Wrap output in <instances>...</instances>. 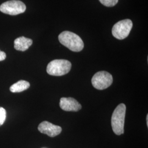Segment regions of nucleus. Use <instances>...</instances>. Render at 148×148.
<instances>
[{
    "instance_id": "9b49d317",
    "label": "nucleus",
    "mask_w": 148,
    "mask_h": 148,
    "mask_svg": "<svg viewBox=\"0 0 148 148\" xmlns=\"http://www.w3.org/2000/svg\"><path fill=\"white\" fill-rule=\"evenodd\" d=\"M101 3L103 5H105L106 7H113L116 5L119 0H99Z\"/></svg>"
},
{
    "instance_id": "0eeeda50",
    "label": "nucleus",
    "mask_w": 148,
    "mask_h": 148,
    "mask_svg": "<svg viewBox=\"0 0 148 148\" xmlns=\"http://www.w3.org/2000/svg\"><path fill=\"white\" fill-rule=\"evenodd\" d=\"M38 131L43 134H47L49 137H54L62 132L61 127L54 125L48 121H43L40 123L38 126Z\"/></svg>"
},
{
    "instance_id": "9d476101",
    "label": "nucleus",
    "mask_w": 148,
    "mask_h": 148,
    "mask_svg": "<svg viewBox=\"0 0 148 148\" xmlns=\"http://www.w3.org/2000/svg\"><path fill=\"white\" fill-rule=\"evenodd\" d=\"M30 83L25 80H20L12 85L10 90L13 93H19L27 90L30 87Z\"/></svg>"
},
{
    "instance_id": "423d86ee",
    "label": "nucleus",
    "mask_w": 148,
    "mask_h": 148,
    "mask_svg": "<svg viewBox=\"0 0 148 148\" xmlns=\"http://www.w3.org/2000/svg\"><path fill=\"white\" fill-rule=\"evenodd\" d=\"M113 78L111 74L106 71H101L93 75L92 79L93 86L97 90H105L111 86Z\"/></svg>"
},
{
    "instance_id": "1a4fd4ad",
    "label": "nucleus",
    "mask_w": 148,
    "mask_h": 148,
    "mask_svg": "<svg viewBox=\"0 0 148 148\" xmlns=\"http://www.w3.org/2000/svg\"><path fill=\"white\" fill-rule=\"evenodd\" d=\"M32 44V40L30 38L21 36L16 38L14 42V47L16 50L19 51H25L29 49Z\"/></svg>"
},
{
    "instance_id": "4468645a",
    "label": "nucleus",
    "mask_w": 148,
    "mask_h": 148,
    "mask_svg": "<svg viewBox=\"0 0 148 148\" xmlns=\"http://www.w3.org/2000/svg\"><path fill=\"white\" fill-rule=\"evenodd\" d=\"M147 126H148V115H147Z\"/></svg>"
},
{
    "instance_id": "20e7f679",
    "label": "nucleus",
    "mask_w": 148,
    "mask_h": 148,
    "mask_svg": "<svg viewBox=\"0 0 148 148\" xmlns=\"http://www.w3.org/2000/svg\"><path fill=\"white\" fill-rule=\"evenodd\" d=\"M132 27L131 20L127 19L120 21L112 27V34L118 40H123L129 35Z\"/></svg>"
},
{
    "instance_id": "f03ea898",
    "label": "nucleus",
    "mask_w": 148,
    "mask_h": 148,
    "mask_svg": "<svg viewBox=\"0 0 148 148\" xmlns=\"http://www.w3.org/2000/svg\"><path fill=\"white\" fill-rule=\"evenodd\" d=\"M126 107L121 103L117 106L111 117V126L113 132L120 136L124 133V123Z\"/></svg>"
},
{
    "instance_id": "f257e3e1",
    "label": "nucleus",
    "mask_w": 148,
    "mask_h": 148,
    "mask_svg": "<svg viewBox=\"0 0 148 148\" xmlns=\"http://www.w3.org/2000/svg\"><path fill=\"white\" fill-rule=\"evenodd\" d=\"M58 39L61 44L73 52H80L84 47V43L81 37L73 32H62L59 35Z\"/></svg>"
},
{
    "instance_id": "7ed1b4c3",
    "label": "nucleus",
    "mask_w": 148,
    "mask_h": 148,
    "mask_svg": "<svg viewBox=\"0 0 148 148\" xmlns=\"http://www.w3.org/2000/svg\"><path fill=\"white\" fill-rule=\"evenodd\" d=\"M71 69V63L67 60L56 59L48 64L47 72L52 76H60L67 74Z\"/></svg>"
},
{
    "instance_id": "39448f33",
    "label": "nucleus",
    "mask_w": 148,
    "mask_h": 148,
    "mask_svg": "<svg viewBox=\"0 0 148 148\" xmlns=\"http://www.w3.org/2000/svg\"><path fill=\"white\" fill-rule=\"evenodd\" d=\"M26 5L21 1L11 0L3 3L0 5V11L11 16H16L24 13Z\"/></svg>"
},
{
    "instance_id": "ddd939ff",
    "label": "nucleus",
    "mask_w": 148,
    "mask_h": 148,
    "mask_svg": "<svg viewBox=\"0 0 148 148\" xmlns=\"http://www.w3.org/2000/svg\"><path fill=\"white\" fill-rule=\"evenodd\" d=\"M5 58H6L5 53L4 52L1 51L0 50V62L4 60L5 59Z\"/></svg>"
},
{
    "instance_id": "6e6552de",
    "label": "nucleus",
    "mask_w": 148,
    "mask_h": 148,
    "mask_svg": "<svg viewBox=\"0 0 148 148\" xmlns=\"http://www.w3.org/2000/svg\"><path fill=\"white\" fill-rule=\"evenodd\" d=\"M59 106L62 110L66 111H78L82 108V106L75 99L71 97L60 99Z\"/></svg>"
},
{
    "instance_id": "f8f14e48",
    "label": "nucleus",
    "mask_w": 148,
    "mask_h": 148,
    "mask_svg": "<svg viewBox=\"0 0 148 148\" xmlns=\"http://www.w3.org/2000/svg\"><path fill=\"white\" fill-rule=\"evenodd\" d=\"M6 117V111L5 109L0 107V126H2L5 121Z\"/></svg>"
}]
</instances>
